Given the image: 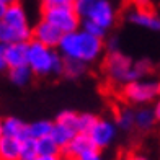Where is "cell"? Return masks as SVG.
I'll return each instance as SVG.
<instances>
[{
	"label": "cell",
	"instance_id": "cell-1",
	"mask_svg": "<svg viewBox=\"0 0 160 160\" xmlns=\"http://www.w3.org/2000/svg\"><path fill=\"white\" fill-rule=\"evenodd\" d=\"M105 48H106L105 39L92 36L83 30H78L74 33L64 34L57 51L61 52L62 57L75 59L90 65L103 56Z\"/></svg>",
	"mask_w": 160,
	"mask_h": 160
},
{
	"label": "cell",
	"instance_id": "cell-2",
	"mask_svg": "<svg viewBox=\"0 0 160 160\" xmlns=\"http://www.w3.org/2000/svg\"><path fill=\"white\" fill-rule=\"evenodd\" d=\"M149 61H137L134 62L129 56L122 54L121 51H108L103 61V72L108 82L116 85H126L134 80H142L150 72Z\"/></svg>",
	"mask_w": 160,
	"mask_h": 160
},
{
	"label": "cell",
	"instance_id": "cell-3",
	"mask_svg": "<svg viewBox=\"0 0 160 160\" xmlns=\"http://www.w3.org/2000/svg\"><path fill=\"white\" fill-rule=\"evenodd\" d=\"M33 39V26L21 3L0 7V41L2 44L30 42Z\"/></svg>",
	"mask_w": 160,
	"mask_h": 160
},
{
	"label": "cell",
	"instance_id": "cell-4",
	"mask_svg": "<svg viewBox=\"0 0 160 160\" xmlns=\"http://www.w3.org/2000/svg\"><path fill=\"white\" fill-rule=\"evenodd\" d=\"M28 65L34 77H59L64 70V57L57 49L48 48L31 39L28 42Z\"/></svg>",
	"mask_w": 160,
	"mask_h": 160
},
{
	"label": "cell",
	"instance_id": "cell-5",
	"mask_svg": "<svg viewBox=\"0 0 160 160\" xmlns=\"http://www.w3.org/2000/svg\"><path fill=\"white\" fill-rule=\"evenodd\" d=\"M75 8L82 20H90L106 31H110L118 20V12L110 0H97V2L78 0Z\"/></svg>",
	"mask_w": 160,
	"mask_h": 160
},
{
	"label": "cell",
	"instance_id": "cell-6",
	"mask_svg": "<svg viewBox=\"0 0 160 160\" xmlns=\"http://www.w3.org/2000/svg\"><path fill=\"white\" fill-rule=\"evenodd\" d=\"M41 18L52 23L64 34L78 31L82 28V18L75 7L70 5H42Z\"/></svg>",
	"mask_w": 160,
	"mask_h": 160
},
{
	"label": "cell",
	"instance_id": "cell-7",
	"mask_svg": "<svg viewBox=\"0 0 160 160\" xmlns=\"http://www.w3.org/2000/svg\"><path fill=\"white\" fill-rule=\"evenodd\" d=\"M155 97H160L158 82H147V80H134L121 87V98L131 106H145Z\"/></svg>",
	"mask_w": 160,
	"mask_h": 160
},
{
	"label": "cell",
	"instance_id": "cell-8",
	"mask_svg": "<svg viewBox=\"0 0 160 160\" xmlns=\"http://www.w3.org/2000/svg\"><path fill=\"white\" fill-rule=\"evenodd\" d=\"M28 65V42L2 44L0 48V67L2 70H10Z\"/></svg>",
	"mask_w": 160,
	"mask_h": 160
},
{
	"label": "cell",
	"instance_id": "cell-9",
	"mask_svg": "<svg viewBox=\"0 0 160 160\" xmlns=\"http://www.w3.org/2000/svg\"><path fill=\"white\" fill-rule=\"evenodd\" d=\"M124 18L131 25L144 28V30L158 31L160 28V17L154 10H149V8H141V7L131 5L124 13Z\"/></svg>",
	"mask_w": 160,
	"mask_h": 160
},
{
	"label": "cell",
	"instance_id": "cell-10",
	"mask_svg": "<svg viewBox=\"0 0 160 160\" xmlns=\"http://www.w3.org/2000/svg\"><path fill=\"white\" fill-rule=\"evenodd\" d=\"M62 36L64 33L44 18H39L33 26V41H38L48 48L57 49L62 41Z\"/></svg>",
	"mask_w": 160,
	"mask_h": 160
},
{
	"label": "cell",
	"instance_id": "cell-11",
	"mask_svg": "<svg viewBox=\"0 0 160 160\" xmlns=\"http://www.w3.org/2000/svg\"><path fill=\"white\" fill-rule=\"evenodd\" d=\"M90 139L95 144V147L98 150H103L110 145L114 137H116V124L111 119H105V118H98L95 122V126L90 129Z\"/></svg>",
	"mask_w": 160,
	"mask_h": 160
},
{
	"label": "cell",
	"instance_id": "cell-12",
	"mask_svg": "<svg viewBox=\"0 0 160 160\" xmlns=\"http://www.w3.org/2000/svg\"><path fill=\"white\" fill-rule=\"evenodd\" d=\"M95 144L92 142L90 136L88 134H82L78 132L74 139L70 141V144L67 147H64L61 155L64 157V160H80L85 154H88V152L95 150Z\"/></svg>",
	"mask_w": 160,
	"mask_h": 160
},
{
	"label": "cell",
	"instance_id": "cell-13",
	"mask_svg": "<svg viewBox=\"0 0 160 160\" xmlns=\"http://www.w3.org/2000/svg\"><path fill=\"white\" fill-rule=\"evenodd\" d=\"M0 132L2 136H8V137H15L18 141H26L31 139L30 137V124H26L25 121L18 119L17 116H7L2 121L0 126Z\"/></svg>",
	"mask_w": 160,
	"mask_h": 160
},
{
	"label": "cell",
	"instance_id": "cell-14",
	"mask_svg": "<svg viewBox=\"0 0 160 160\" xmlns=\"http://www.w3.org/2000/svg\"><path fill=\"white\" fill-rule=\"evenodd\" d=\"M23 142L8 136H0V160H20Z\"/></svg>",
	"mask_w": 160,
	"mask_h": 160
},
{
	"label": "cell",
	"instance_id": "cell-15",
	"mask_svg": "<svg viewBox=\"0 0 160 160\" xmlns=\"http://www.w3.org/2000/svg\"><path fill=\"white\" fill-rule=\"evenodd\" d=\"M136 129L139 131H150L155 126L157 118H155V111L154 108L149 106H139L136 108Z\"/></svg>",
	"mask_w": 160,
	"mask_h": 160
},
{
	"label": "cell",
	"instance_id": "cell-16",
	"mask_svg": "<svg viewBox=\"0 0 160 160\" xmlns=\"http://www.w3.org/2000/svg\"><path fill=\"white\" fill-rule=\"evenodd\" d=\"M33 77H34V74L30 69V65H23V67H17V69L8 70L10 82L17 87H26L33 80Z\"/></svg>",
	"mask_w": 160,
	"mask_h": 160
},
{
	"label": "cell",
	"instance_id": "cell-17",
	"mask_svg": "<svg viewBox=\"0 0 160 160\" xmlns=\"http://www.w3.org/2000/svg\"><path fill=\"white\" fill-rule=\"evenodd\" d=\"M85 72H87V64L80 62V61H75V59H67V57H64L62 77L75 80V78H78V77H82Z\"/></svg>",
	"mask_w": 160,
	"mask_h": 160
},
{
	"label": "cell",
	"instance_id": "cell-18",
	"mask_svg": "<svg viewBox=\"0 0 160 160\" xmlns=\"http://www.w3.org/2000/svg\"><path fill=\"white\" fill-rule=\"evenodd\" d=\"M75 136H77V132H74L72 129L59 124V122H54V129H52V134H51V137H52V139L57 142V145H59L61 149L67 147V145L70 144V141L74 139Z\"/></svg>",
	"mask_w": 160,
	"mask_h": 160
},
{
	"label": "cell",
	"instance_id": "cell-19",
	"mask_svg": "<svg viewBox=\"0 0 160 160\" xmlns=\"http://www.w3.org/2000/svg\"><path fill=\"white\" fill-rule=\"evenodd\" d=\"M116 126L122 131L136 129V111L132 108H121L116 111Z\"/></svg>",
	"mask_w": 160,
	"mask_h": 160
},
{
	"label": "cell",
	"instance_id": "cell-20",
	"mask_svg": "<svg viewBox=\"0 0 160 160\" xmlns=\"http://www.w3.org/2000/svg\"><path fill=\"white\" fill-rule=\"evenodd\" d=\"M52 129H54V122H51L48 119H41V121H36L30 124V137L34 141L42 139L46 136L52 134Z\"/></svg>",
	"mask_w": 160,
	"mask_h": 160
},
{
	"label": "cell",
	"instance_id": "cell-21",
	"mask_svg": "<svg viewBox=\"0 0 160 160\" xmlns=\"http://www.w3.org/2000/svg\"><path fill=\"white\" fill-rule=\"evenodd\" d=\"M56 122L65 126L72 129L74 132L78 134V128H80V113H75V111H70V110H64L57 114L56 118Z\"/></svg>",
	"mask_w": 160,
	"mask_h": 160
},
{
	"label": "cell",
	"instance_id": "cell-22",
	"mask_svg": "<svg viewBox=\"0 0 160 160\" xmlns=\"http://www.w3.org/2000/svg\"><path fill=\"white\" fill-rule=\"evenodd\" d=\"M36 149H38V155H59L62 152V149L51 136L36 141Z\"/></svg>",
	"mask_w": 160,
	"mask_h": 160
},
{
	"label": "cell",
	"instance_id": "cell-23",
	"mask_svg": "<svg viewBox=\"0 0 160 160\" xmlns=\"http://www.w3.org/2000/svg\"><path fill=\"white\" fill-rule=\"evenodd\" d=\"M38 155V149H36V141L34 139H26L23 141V147H21V158L20 160H36Z\"/></svg>",
	"mask_w": 160,
	"mask_h": 160
},
{
	"label": "cell",
	"instance_id": "cell-24",
	"mask_svg": "<svg viewBox=\"0 0 160 160\" xmlns=\"http://www.w3.org/2000/svg\"><path fill=\"white\" fill-rule=\"evenodd\" d=\"M80 30H83V31H87L88 34L97 36V38H101V39H105L106 38V33H108L100 25L93 23V21H90V20H82V28H80Z\"/></svg>",
	"mask_w": 160,
	"mask_h": 160
},
{
	"label": "cell",
	"instance_id": "cell-25",
	"mask_svg": "<svg viewBox=\"0 0 160 160\" xmlns=\"http://www.w3.org/2000/svg\"><path fill=\"white\" fill-rule=\"evenodd\" d=\"M97 121H98V116H95V114H92V113H80V128H78V132L88 134L90 129L95 126Z\"/></svg>",
	"mask_w": 160,
	"mask_h": 160
},
{
	"label": "cell",
	"instance_id": "cell-26",
	"mask_svg": "<svg viewBox=\"0 0 160 160\" xmlns=\"http://www.w3.org/2000/svg\"><path fill=\"white\" fill-rule=\"evenodd\" d=\"M78 0H41L42 5H70L75 7Z\"/></svg>",
	"mask_w": 160,
	"mask_h": 160
},
{
	"label": "cell",
	"instance_id": "cell-27",
	"mask_svg": "<svg viewBox=\"0 0 160 160\" xmlns=\"http://www.w3.org/2000/svg\"><path fill=\"white\" fill-rule=\"evenodd\" d=\"M121 160H150V158H149V157H145L144 154H141V152L131 150V152H126L124 157H122Z\"/></svg>",
	"mask_w": 160,
	"mask_h": 160
},
{
	"label": "cell",
	"instance_id": "cell-28",
	"mask_svg": "<svg viewBox=\"0 0 160 160\" xmlns=\"http://www.w3.org/2000/svg\"><path fill=\"white\" fill-rule=\"evenodd\" d=\"M100 152H101V150L95 149V150L88 152V154H85L80 160H103V158H101V154H100Z\"/></svg>",
	"mask_w": 160,
	"mask_h": 160
},
{
	"label": "cell",
	"instance_id": "cell-29",
	"mask_svg": "<svg viewBox=\"0 0 160 160\" xmlns=\"http://www.w3.org/2000/svg\"><path fill=\"white\" fill-rule=\"evenodd\" d=\"M36 160H64V157L59 154V155H39Z\"/></svg>",
	"mask_w": 160,
	"mask_h": 160
},
{
	"label": "cell",
	"instance_id": "cell-30",
	"mask_svg": "<svg viewBox=\"0 0 160 160\" xmlns=\"http://www.w3.org/2000/svg\"><path fill=\"white\" fill-rule=\"evenodd\" d=\"M15 3H20V0H0V7H10Z\"/></svg>",
	"mask_w": 160,
	"mask_h": 160
},
{
	"label": "cell",
	"instance_id": "cell-31",
	"mask_svg": "<svg viewBox=\"0 0 160 160\" xmlns=\"http://www.w3.org/2000/svg\"><path fill=\"white\" fill-rule=\"evenodd\" d=\"M154 111H155V118H157V122H160V98L157 100V103L154 106Z\"/></svg>",
	"mask_w": 160,
	"mask_h": 160
},
{
	"label": "cell",
	"instance_id": "cell-32",
	"mask_svg": "<svg viewBox=\"0 0 160 160\" xmlns=\"http://www.w3.org/2000/svg\"><path fill=\"white\" fill-rule=\"evenodd\" d=\"M88 2H97V0H88Z\"/></svg>",
	"mask_w": 160,
	"mask_h": 160
},
{
	"label": "cell",
	"instance_id": "cell-33",
	"mask_svg": "<svg viewBox=\"0 0 160 160\" xmlns=\"http://www.w3.org/2000/svg\"><path fill=\"white\" fill-rule=\"evenodd\" d=\"M158 31H160V28H158Z\"/></svg>",
	"mask_w": 160,
	"mask_h": 160
}]
</instances>
